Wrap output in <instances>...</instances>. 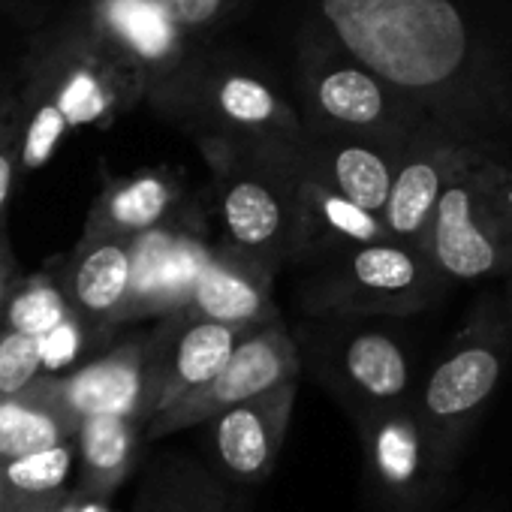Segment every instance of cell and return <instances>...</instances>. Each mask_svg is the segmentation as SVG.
Listing matches in <instances>:
<instances>
[{
  "label": "cell",
  "mask_w": 512,
  "mask_h": 512,
  "mask_svg": "<svg viewBox=\"0 0 512 512\" xmlns=\"http://www.w3.org/2000/svg\"><path fill=\"white\" fill-rule=\"evenodd\" d=\"M398 157V145L326 133L320 142H296L287 157V169L293 178L320 184L380 217L389 199Z\"/></svg>",
  "instance_id": "obj_12"
},
{
  "label": "cell",
  "mask_w": 512,
  "mask_h": 512,
  "mask_svg": "<svg viewBox=\"0 0 512 512\" xmlns=\"http://www.w3.org/2000/svg\"><path fill=\"white\" fill-rule=\"evenodd\" d=\"M91 329H97V326H91L82 317L70 314L58 329H52L46 338H40L43 371L52 374V371H61V368L73 365L85 353V347L91 341Z\"/></svg>",
  "instance_id": "obj_28"
},
{
  "label": "cell",
  "mask_w": 512,
  "mask_h": 512,
  "mask_svg": "<svg viewBox=\"0 0 512 512\" xmlns=\"http://www.w3.org/2000/svg\"><path fill=\"white\" fill-rule=\"evenodd\" d=\"M347 55L452 136L512 157V79L452 0H323Z\"/></svg>",
  "instance_id": "obj_1"
},
{
  "label": "cell",
  "mask_w": 512,
  "mask_h": 512,
  "mask_svg": "<svg viewBox=\"0 0 512 512\" xmlns=\"http://www.w3.org/2000/svg\"><path fill=\"white\" fill-rule=\"evenodd\" d=\"M0 512H16V497L7 491L4 476H0Z\"/></svg>",
  "instance_id": "obj_34"
},
{
  "label": "cell",
  "mask_w": 512,
  "mask_h": 512,
  "mask_svg": "<svg viewBox=\"0 0 512 512\" xmlns=\"http://www.w3.org/2000/svg\"><path fill=\"white\" fill-rule=\"evenodd\" d=\"M16 169H19V127L7 115L0 118V232H4V214L13 193Z\"/></svg>",
  "instance_id": "obj_29"
},
{
  "label": "cell",
  "mask_w": 512,
  "mask_h": 512,
  "mask_svg": "<svg viewBox=\"0 0 512 512\" xmlns=\"http://www.w3.org/2000/svg\"><path fill=\"white\" fill-rule=\"evenodd\" d=\"M332 374L356 416L413 398V362L401 338L380 329H356L332 347Z\"/></svg>",
  "instance_id": "obj_14"
},
{
  "label": "cell",
  "mask_w": 512,
  "mask_h": 512,
  "mask_svg": "<svg viewBox=\"0 0 512 512\" xmlns=\"http://www.w3.org/2000/svg\"><path fill=\"white\" fill-rule=\"evenodd\" d=\"M58 287L76 317L97 329L115 326L130 287V238L82 235Z\"/></svg>",
  "instance_id": "obj_16"
},
{
  "label": "cell",
  "mask_w": 512,
  "mask_h": 512,
  "mask_svg": "<svg viewBox=\"0 0 512 512\" xmlns=\"http://www.w3.org/2000/svg\"><path fill=\"white\" fill-rule=\"evenodd\" d=\"M220 178L223 244L272 275L299 253V196L296 178L284 163L263 154H232L214 160Z\"/></svg>",
  "instance_id": "obj_5"
},
{
  "label": "cell",
  "mask_w": 512,
  "mask_h": 512,
  "mask_svg": "<svg viewBox=\"0 0 512 512\" xmlns=\"http://www.w3.org/2000/svg\"><path fill=\"white\" fill-rule=\"evenodd\" d=\"M70 314L73 311H70L61 287L52 278L37 275V278H28V281L16 284V290L10 293V299L4 305V314H0V317H4L0 329L40 341L52 329H58Z\"/></svg>",
  "instance_id": "obj_24"
},
{
  "label": "cell",
  "mask_w": 512,
  "mask_h": 512,
  "mask_svg": "<svg viewBox=\"0 0 512 512\" xmlns=\"http://www.w3.org/2000/svg\"><path fill=\"white\" fill-rule=\"evenodd\" d=\"M160 512H184V509H178V506H169V509H160Z\"/></svg>",
  "instance_id": "obj_35"
},
{
  "label": "cell",
  "mask_w": 512,
  "mask_h": 512,
  "mask_svg": "<svg viewBox=\"0 0 512 512\" xmlns=\"http://www.w3.org/2000/svg\"><path fill=\"white\" fill-rule=\"evenodd\" d=\"M178 181L166 172H139L133 178L112 181L88 214L85 235L136 238L172 220L178 205Z\"/></svg>",
  "instance_id": "obj_18"
},
{
  "label": "cell",
  "mask_w": 512,
  "mask_h": 512,
  "mask_svg": "<svg viewBox=\"0 0 512 512\" xmlns=\"http://www.w3.org/2000/svg\"><path fill=\"white\" fill-rule=\"evenodd\" d=\"M302 356L290 332L281 320L244 335L223 368L196 392L175 401L163 413L148 422V437H166L172 431L193 428L199 422H211L220 413L263 395L281 383L299 380Z\"/></svg>",
  "instance_id": "obj_7"
},
{
  "label": "cell",
  "mask_w": 512,
  "mask_h": 512,
  "mask_svg": "<svg viewBox=\"0 0 512 512\" xmlns=\"http://www.w3.org/2000/svg\"><path fill=\"white\" fill-rule=\"evenodd\" d=\"M500 299L506 311V326H509V341H512V272L500 281Z\"/></svg>",
  "instance_id": "obj_33"
},
{
  "label": "cell",
  "mask_w": 512,
  "mask_h": 512,
  "mask_svg": "<svg viewBox=\"0 0 512 512\" xmlns=\"http://www.w3.org/2000/svg\"><path fill=\"white\" fill-rule=\"evenodd\" d=\"M16 512H112V506H109V497L64 491L58 497H49V500H31V503L16 500Z\"/></svg>",
  "instance_id": "obj_31"
},
{
  "label": "cell",
  "mask_w": 512,
  "mask_h": 512,
  "mask_svg": "<svg viewBox=\"0 0 512 512\" xmlns=\"http://www.w3.org/2000/svg\"><path fill=\"white\" fill-rule=\"evenodd\" d=\"M365 473L377 503L389 512H434L452 488L455 467L443 461L413 398L356 416Z\"/></svg>",
  "instance_id": "obj_6"
},
{
  "label": "cell",
  "mask_w": 512,
  "mask_h": 512,
  "mask_svg": "<svg viewBox=\"0 0 512 512\" xmlns=\"http://www.w3.org/2000/svg\"><path fill=\"white\" fill-rule=\"evenodd\" d=\"M314 106L326 133L374 139L404 148L431 121L419 106L356 61L326 70L314 85Z\"/></svg>",
  "instance_id": "obj_10"
},
{
  "label": "cell",
  "mask_w": 512,
  "mask_h": 512,
  "mask_svg": "<svg viewBox=\"0 0 512 512\" xmlns=\"http://www.w3.org/2000/svg\"><path fill=\"white\" fill-rule=\"evenodd\" d=\"M43 374L40 341L0 329V398L22 395Z\"/></svg>",
  "instance_id": "obj_26"
},
{
  "label": "cell",
  "mask_w": 512,
  "mask_h": 512,
  "mask_svg": "<svg viewBox=\"0 0 512 512\" xmlns=\"http://www.w3.org/2000/svg\"><path fill=\"white\" fill-rule=\"evenodd\" d=\"M272 287L275 275L269 269L229 250L226 244H217L208 253V263L202 266L196 290L181 317L229 326L238 332H256L278 320Z\"/></svg>",
  "instance_id": "obj_13"
},
{
  "label": "cell",
  "mask_w": 512,
  "mask_h": 512,
  "mask_svg": "<svg viewBox=\"0 0 512 512\" xmlns=\"http://www.w3.org/2000/svg\"><path fill=\"white\" fill-rule=\"evenodd\" d=\"M506 365H512V341L503 299L500 290H485L413 395V407L446 464L458 467L461 449L491 407Z\"/></svg>",
  "instance_id": "obj_2"
},
{
  "label": "cell",
  "mask_w": 512,
  "mask_h": 512,
  "mask_svg": "<svg viewBox=\"0 0 512 512\" xmlns=\"http://www.w3.org/2000/svg\"><path fill=\"white\" fill-rule=\"evenodd\" d=\"M25 392L58 407L76 425L91 416H127L145 422V341H127L106 356L64 374H40Z\"/></svg>",
  "instance_id": "obj_11"
},
{
  "label": "cell",
  "mask_w": 512,
  "mask_h": 512,
  "mask_svg": "<svg viewBox=\"0 0 512 512\" xmlns=\"http://www.w3.org/2000/svg\"><path fill=\"white\" fill-rule=\"evenodd\" d=\"M446 293V278L422 250L383 238L326 260L305 302L332 317H413Z\"/></svg>",
  "instance_id": "obj_4"
},
{
  "label": "cell",
  "mask_w": 512,
  "mask_h": 512,
  "mask_svg": "<svg viewBox=\"0 0 512 512\" xmlns=\"http://www.w3.org/2000/svg\"><path fill=\"white\" fill-rule=\"evenodd\" d=\"M299 196V253L302 260H332L353 247L389 238L383 220L344 196L296 178Z\"/></svg>",
  "instance_id": "obj_17"
},
{
  "label": "cell",
  "mask_w": 512,
  "mask_h": 512,
  "mask_svg": "<svg viewBox=\"0 0 512 512\" xmlns=\"http://www.w3.org/2000/svg\"><path fill=\"white\" fill-rule=\"evenodd\" d=\"M139 440V422L127 416H91L76 425L73 449L79 461L76 491L109 497L127 476Z\"/></svg>",
  "instance_id": "obj_19"
},
{
  "label": "cell",
  "mask_w": 512,
  "mask_h": 512,
  "mask_svg": "<svg viewBox=\"0 0 512 512\" xmlns=\"http://www.w3.org/2000/svg\"><path fill=\"white\" fill-rule=\"evenodd\" d=\"M76 464V449L73 440L22 455V458H10L0 461V476H4L7 491L19 500V503H31V500H49L58 497L70 482Z\"/></svg>",
  "instance_id": "obj_23"
},
{
  "label": "cell",
  "mask_w": 512,
  "mask_h": 512,
  "mask_svg": "<svg viewBox=\"0 0 512 512\" xmlns=\"http://www.w3.org/2000/svg\"><path fill=\"white\" fill-rule=\"evenodd\" d=\"M151 4L175 25V28H196V25H205L211 22L223 0H151Z\"/></svg>",
  "instance_id": "obj_30"
},
{
  "label": "cell",
  "mask_w": 512,
  "mask_h": 512,
  "mask_svg": "<svg viewBox=\"0 0 512 512\" xmlns=\"http://www.w3.org/2000/svg\"><path fill=\"white\" fill-rule=\"evenodd\" d=\"M250 335L217 323L172 314L145 338V422L202 389L229 359L235 344Z\"/></svg>",
  "instance_id": "obj_9"
},
{
  "label": "cell",
  "mask_w": 512,
  "mask_h": 512,
  "mask_svg": "<svg viewBox=\"0 0 512 512\" xmlns=\"http://www.w3.org/2000/svg\"><path fill=\"white\" fill-rule=\"evenodd\" d=\"M76 422L58 407L22 392L16 398H0V461L22 458L58 443L73 440Z\"/></svg>",
  "instance_id": "obj_21"
},
{
  "label": "cell",
  "mask_w": 512,
  "mask_h": 512,
  "mask_svg": "<svg viewBox=\"0 0 512 512\" xmlns=\"http://www.w3.org/2000/svg\"><path fill=\"white\" fill-rule=\"evenodd\" d=\"M19 281L22 278H19L13 247L7 241V232H0V314H4V305H7V299H10V293L16 290Z\"/></svg>",
  "instance_id": "obj_32"
},
{
  "label": "cell",
  "mask_w": 512,
  "mask_h": 512,
  "mask_svg": "<svg viewBox=\"0 0 512 512\" xmlns=\"http://www.w3.org/2000/svg\"><path fill=\"white\" fill-rule=\"evenodd\" d=\"M425 253L449 287L512 272V157L482 154L455 178L434 211Z\"/></svg>",
  "instance_id": "obj_3"
},
{
  "label": "cell",
  "mask_w": 512,
  "mask_h": 512,
  "mask_svg": "<svg viewBox=\"0 0 512 512\" xmlns=\"http://www.w3.org/2000/svg\"><path fill=\"white\" fill-rule=\"evenodd\" d=\"M208 253H211V244L193 223H187V220L172 223L169 247L163 256V272H160V290H157V317L160 320L181 314L187 308V302L196 290L199 272L208 263Z\"/></svg>",
  "instance_id": "obj_22"
},
{
  "label": "cell",
  "mask_w": 512,
  "mask_h": 512,
  "mask_svg": "<svg viewBox=\"0 0 512 512\" xmlns=\"http://www.w3.org/2000/svg\"><path fill=\"white\" fill-rule=\"evenodd\" d=\"M296 395L299 380H290L211 419V440L226 473L241 482H260L275 470Z\"/></svg>",
  "instance_id": "obj_15"
},
{
  "label": "cell",
  "mask_w": 512,
  "mask_h": 512,
  "mask_svg": "<svg viewBox=\"0 0 512 512\" xmlns=\"http://www.w3.org/2000/svg\"><path fill=\"white\" fill-rule=\"evenodd\" d=\"M97 22L145 67H169L178 55V28L151 0H100Z\"/></svg>",
  "instance_id": "obj_20"
},
{
  "label": "cell",
  "mask_w": 512,
  "mask_h": 512,
  "mask_svg": "<svg viewBox=\"0 0 512 512\" xmlns=\"http://www.w3.org/2000/svg\"><path fill=\"white\" fill-rule=\"evenodd\" d=\"M482 154H491V151H482L437 124H428L422 133H416L401 148L395 178L389 187V199L380 214L389 238L404 241L425 253L431 220H434V211H437L443 193Z\"/></svg>",
  "instance_id": "obj_8"
},
{
  "label": "cell",
  "mask_w": 512,
  "mask_h": 512,
  "mask_svg": "<svg viewBox=\"0 0 512 512\" xmlns=\"http://www.w3.org/2000/svg\"><path fill=\"white\" fill-rule=\"evenodd\" d=\"M64 133H67V121L55 109V103L52 100L40 103L34 109V115L28 118L25 130L19 133V166L25 172L43 169L52 160V154L58 151Z\"/></svg>",
  "instance_id": "obj_27"
},
{
  "label": "cell",
  "mask_w": 512,
  "mask_h": 512,
  "mask_svg": "<svg viewBox=\"0 0 512 512\" xmlns=\"http://www.w3.org/2000/svg\"><path fill=\"white\" fill-rule=\"evenodd\" d=\"M52 103L64 115L67 127H82V124H97L112 112L115 91L97 70L79 67L58 85Z\"/></svg>",
  "instance_id": "obj_25"
}]
</instances>
